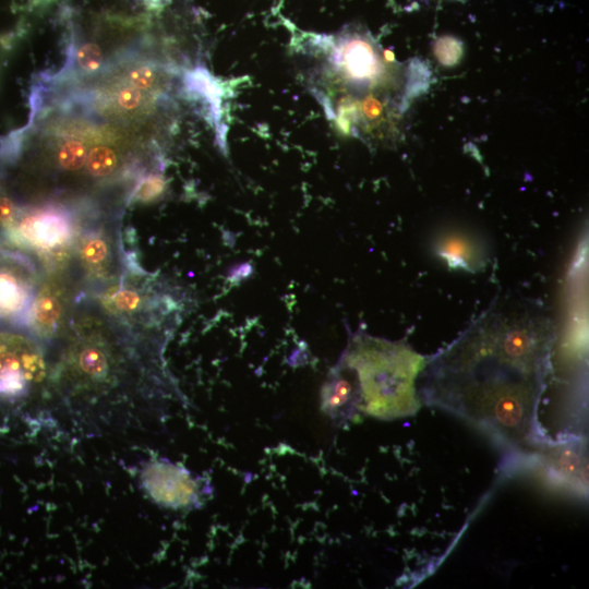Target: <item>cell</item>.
I'll return each mask as SVG.
<instances>
[{
  "label": "cell",
  "mask_w": 589,
  "mask_h": 589,
  "mask_svg": "<svg viewBox=\"0 0 589 589\" xmlns=\"http://www.w3.org/2000/svg\"><path fill=\"white\" fill-rule=\"evenodd\" d=\"M554 325L531 301L497 299L425 364L423 396L502 441L536 430Z\"/></svg>",
  "instance_id": "cell-1"
},
{
  "label": "cell",
  "mask_w": 589,
  "mask_h": 589,
  "mask_svg": "<svg viewBox=\"0 0 589 589\" xmlns=\"http://www.w3.org/2000/svg\"><path fill=\"white\" fill-rule=\"evenodd\" d=\"M340 362L354 375L359 411L376 419L393 420L419 410L414 384L426 360L408 345L356 335Z\"/></svg>",
  "instance_id": "cell-2"
},
{
  "label": "cell",
  "mask_w": 589,
  "mask_h": 589,
  "mask_svg": "<svg viewBox=\"0 0 589 589\" xmlns=\"http://www.w3.org/2000/svg\"><path fill=\"white\" fill-rule=\"evenodd\" d=\"M330 62L340 81L353 92L372 91L390 83L393 70L390 62L364 31L347 29L333 38Z\"/></svg>",
  "instance_id": "cell-3"
},
{
  "label": "cell",
  "mask_w": 589,
  "mask_h": 589,
  "mask_svg": "<svg viewBox=\"0 0 589 589\" xmlns=\"http://www.w3.org/2000/svg\"><path fill=\"white\" fill-rule=\"evenodd\" d=\"M139 481L146 496L167 509L199 508L211 496V488L205 479L165 458L144 462Z\"/></svg>",
  "instance_id": "cell-4"
},
{
  "label": "cell",
  "mask_w": 589,
  "mask_h": 589,
  "mask_svg": "<svg viewBox=\"0 0 589 589\" xmlns=\"http://www.w3.org/2000/svg\"><path fill=\"white\" fill-rule=\"evenodd\" d=\"M47 372L38 347L28 338L0 332V399L16 400L39 385Z\"/></svg>",
  "instance_id": "cell-5"
},
{
  "label": "cell",
  "mask_w": 589,
  "mask_h": 589,
  "mask_svg": "<svg viewBox=\"0 0 589 589\" xmlns=\"http://www.w3.org/2000/svg\"><path fill=\"white\" fill-rule=\"evenodd\" d=\"M10 228L17 242L40 252L44 257L52 262L67 259L73 225L65 211L58 207L34 209Z\"/></svg>",
  "instance_id": "cell-6"
},
{
  "label": "cell",
  "mask_w": 589,
  "mask_h": 589,
  "mask_svg": "<svg viewBox=\"0 0 589 589\" xmlns=\"http://www.w3.org/2000/svg\"><path fill=\"white\" fill-rule=\"evenodd\" d=\"M31 277L12 256L0 260V320L27 321L34 299Z\"/></svg>",
  "instance_id": "cell-7"
},
{
  "label": "cell",
  "mask_w": 589,
  "mask_h": 589,
  "mask_svg": "<svg viewBox=\"0 0 589 589\" xmlns=\"http://www.w3.org/2000/svg\"><path fill=\"white\" fill-rule=\"evenodd\" d=\"M68 296L57 278L45 280L34 296L27 323L41 337H53L61 329L67 313Z\"/></svg>",
  "instance_id": "cell-8"
},
{
  "label": "cell",
  "mask_w": 589,
  "mask_h": 589,
  "mask_svg": "<svg viewBox=\"0 0 589 589\" xmlns=\"http://www.w3.org/2000/svg\"><path fill=\"white\" fill-rule=\"evenodd\" d=\"M358 399L354 375L339 362L322 387L321 410L332 419H349L354 410H358Z\"/></svg>",
  "instance_id": "cell-9"
},
{
  "label": "cell",
  "mask_w": 589,
  "mask_h": 589,
  "mask_svg": "<svg viewBox=\"0 0 589 589\" xmlns=\"http://www.w3.org/2000/svg\"><path fill=\"white\" fill-rule=\"evenodd\" d=\"M433 251L449 268L476 273L488 262L486 251L468 233L447 232L438 236Z\"/></svg>",
  "instance_id": "cell-10"
},
{
  "label": "cell",
  "mask_w": 589,
  "mask_h": 589,
  "mask_svg": "<svg viewBox=\"0 0 589 589\" xmlns=\"http://www.w3.org/2000/svg\"><path fill=\"white\" fill-rule=\"evenodd\" d=\"M69 368L74 377L88 384L105 382L110 372L109 351L97 341H80L71 349Z\"/></svg>",
  "instance_id": "cell-11"
},
{
  "label": "cell",
  "mask_w": 589,
  "mask_h": 589,
  "mask_svg": "<svg viewBox=\"0 0 589 589\" xmlns=\"http://www.w3.org/2000/svg\"><path fill=\"white\" fill-rule=\"evenodd\" d=\"M549 470L574 486L587 485V457L584 445L567 444L551 447L544 459Z\"/></svg>",
  "instance_id": "cell-12"
},
{
  "label": "cell",
  "mask_w": 589,
  "mask_h": 589,
  "mask_svg": "<svg viewBox=\"0 0 589 589\" xmlns=\"http://www.w3.org/2000/svg\"><path fill=\"white\" fill-rule=\"evenodd\" d=\"M83 268L93 277H101L109 271L111 249L108 238L100 231L85 235L80 243Z\"/></svg>",
  "instance_id": "cell-13"
},
{
  "label": "cell",
  "mask_w": 589,
  "mask_h": 589,
  "mask_svg": "<svg viewBox=\"0 0 589 589\" xmlns=\"http://www.w3.org/2000/svg\"><path fill=\"white\" fill-rule=\"evenodd\" d=\"M101 303L113 313H134L142 305V297L134 289L118 287L106 292L101 298Z\"/></svg>",
  "instance_id": "cell-14"
},
{
  "label": "cell",
  "mask_w": 589,
  "mask_h": 589,
  "mask_svg": "<svg viewBox=\"0 0 589 589\" xmlns=\"http://www.w3.org/2000/svg\"><path fill=\"white\" fill-rule=\"evenodd\" d=\"M119 163L117 152L107 145L95 146L87 154L86 168L93 177H106L113 172Z\"/></svg>",
  "instance_id": "cell-15"
},
{
  "label": "cell",
  "mask_w": 589,
  "mask_h": 589,
  "mask_svg": "<svg viewBox=\"0 0 589 589\" xmlns=\"http://www.w3.org/2000/svg\"><path fill=\"white\" fill-rule=\"evenodd\" d=\"M86 146L79 140H67L57 151V164L67 171H77L87 159Z\"/></svg>",
  "instance_id": "cell-16"
},
{
  "label": "cell",
  "mask_w": 589,
  "mask_h": 589,
  "mask_svg": "<svg viewBox=\"0 0 589 589\" xmlns=\"http://www.w3.org/2000/svg\"><path fill=\"white\" fill-rule=\"evenodd\" d=\"M433 53L443 67L457 65L464 56L462 40L453 35H443L433 43Z\"/></svg>",
  "instance_id": "cell-17"
},
{
  "label": "cell",
  "mask_w": 589,
  "mask_h": 589,
  "mask_svg": "<svg viewBox=\"0 0 589 589\" xmlns=\"http://www.w3.org/2000/svg\"><path fill=\"white\" fill-rule=\"evenodd\" d=\"M166 190V180L160 175H148L137 184L134 199L137 202L148 203L159 199Z\"/></svg>",
  "instance_id": "cell-18"
},
{
  "label": "cell",
  "mask_w": 589,
  "mask_h": 589,
  "mask_svg": "<svg viewBox=\"0 0 589 589\" xmlns=\"http://www.w3.org/2000/svg\"><path fill=\"white\" fill-rule=\"evenodd\" d=\"M101 61V50L95 43L83 44L76 52V62L79 67L86 72L97 70L100 67Z\"/></svg>",
  "instance_id": "cell-19"
},
{
  "label": "cell",
  "mask_w": 589,
  "mask_h": 589,
  "mask_svg": "<svg viewBox=\"0 0 589 589\" xmlns=\"http://www.w3.org/2000/svg\"><path fill=\"white\" fill-rule=\"evenodd\" d=\"M157 71L153 65L140 64L129 73L130 83L140 89H149L157 83Z\"/></svg>",
  "instance_id": "cell-20"
},
{
  "label": "cell",
  "mask_w": 589,
  "mask_h": 589,
  "mask_svg": "<svg viewBox=\"0 0 589 589\" xmlns=\"http://www.w3.org/2000/svg\"><path fill=\"white\" fill-rule=\"evenodd\" d=\"M116 100L120 108L124 110H134L142 105L143 94L137 87H121L116 94Z\"/></svg>",
  "instance_id": "cell-21"
},
{
  "label": "cell",
  "mask_w": 589,
  "mask_h": 589,
  "mask_svg": "<svg viewBox=\"0 0 589 589\" xmlns=\"http://www.w3.org/2000/svg\"><path fill=\"white\" fill-rule=\"evenodd\" d=\"M17 217L14 202L8 196H0V226L11 227Z\"/></svg>",
  "instance_id": "cell-22"
}]
</instances>
